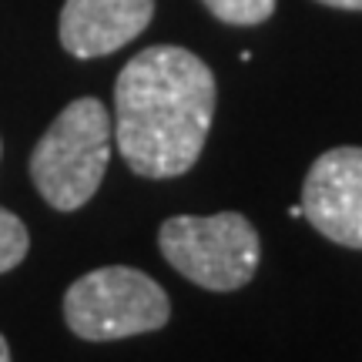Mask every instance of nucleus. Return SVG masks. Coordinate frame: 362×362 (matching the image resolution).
<instances>
[{"label":"nucleus","mask_w":362,"mask_h":362,"mask_svg":"<svg viewBox=\"0 0 362 362\" xmlns=\"http://www.w3.org/2000/svg\"><path fill=\"white\" fill-rule=\"evenodd\" d=\"M158 248L171 269L208 292H235L255 279L259 232L242 211L175 215L161 225Z\"/></svg>","instance_id":"7ed1b4c3"},{"label":"nucleus","mask_w":362,"mask_h":362,"mask_svg":"<svg viewBox=\"0 0 362 362\" xmlns=\"http://www.w3.org/2000/svg\"><path fill=\"white\" fill-rule=\"evenodd\" d=\"M0 362H11V349H7V339L0 336Z\"/></svg>","instance_id":"9d476101"},{"label":"nucleus","mask_w":362,"mask_h":362,"mask_svg":"<svg viewBox=\"0 0 362 362\" xmlns=\"http://www.w3.org/2000/svg\"><path fill=\"white\" fill-rule=\"evenodd\" d=\"M218 84L198 54L155 44L121 67L115 84V141L134 175L178 178L208 141Z\"/></svg>","instance_id":"f257e3e1"},{"label":"nucleus","mask_w":362,"mask_h":362,"mask_svg":"<svg viewBox=\"0 0 362 362\" xmlns=\"http://www.w3.org/2000/svg\"><path fill=\"white\" fill-rule=\"evenodd\" d=\"M211 17L235 27H255L265 24L275 13V0H202Z\"/></svg>","instance_id":"0eeeda50"},{"label":"nucleus","mask_w":362,"mask_h":362,"mask_svg":"<svg viewBox=\"0 0 362 362\" xmlns=\"http://www.w3.org/2000/svg\"><path fill=\"white\" fill-rule=\"evenodd\" d=\"M151 17L155 0H67L57 34L71 57L90 61L131 44Z\"/></svg>","instance_id":"423d86ee"},{"label":"nucleus","mask_w":362,"mask_h":362,"mask_svg":"<svg viewBox=\"0 0 362 362\" xmlns=\"http://www.w3.org/2000/svg\"><path fill=\"white\" fill-rule=\"evenodd\" d=\"M302 218L329 242L362 252V148H329L302 185Z\"/></svg>","instance_id":"39448f33"},{"label":"nucleus","mask_w":362,"mask_h":362,"mask_svg":"<svg viewBox=\"0 0 362 362\" xmlns=\"http://www.w3.org/2000/svg\"><path fill=\"white\" fill-rule=\"evenodd\" d=\"M64 319L78 339L115 342L168 325L171 302L151 275L128 265H104L67 288Z\"/></svg>","instance_id":"20e7f679"},{"label":"nucleus","mask_w":362,"mask_h":362,"mask_svg":"<svg viewBox=\"0 0 362 362\" xmlns=\"http://www.w3.org/2000/svg\"><path fill=\"white\" fill-rule=\"evenodd\" d=\"M27 248H30V235L27 225L13 211L0 208V272H11L24 262Z\"/></svg>","instance_id":"6e6552de"},{"label":"nucleus","mask_w":362,"mask_h":362,"mask_svg":"<svg viewBox=\"0 0 362 362\" xmlns=\"http://www.w3.org/2000/svg\"><path fill=\"white\" fill-rule=\"evenodd\" d=\"M111 115L98 98H78L54 117L30 155V178L57 211H78L101 188L111 161Z\"/></svg>","instance_id":"f03ea898"},{"label":"nucleus","mask_w":362,"mask_h":362,"mask_svg":"<svg viewBox=\"0 0 362 362\" xmlns=\"http://www.w3.org/2000/svg\"><path fill=\"white\" fill-rule=\"evenodd\" d=\"M325 7H336V11H362V0H319Z\"/></svg>","instance_id":"1a4fd4ad"}]
</instances>
